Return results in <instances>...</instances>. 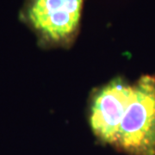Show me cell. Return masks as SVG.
<instances>
[{
    "label": "cell",
    "instance_id": "obj_1",
    "mask_svg": "<svg viewBox=\"0 0 155 155\" xmlns=\"http://www.w3.org/2000/svg\"><path fill=\"white\" fill-rule=\"evenodd\" d=\"M96 137L129 155H155V76L116 78L97 89L89 109Z\"/></svg>",
    "mask_w": 155,
    "mask_h": 155
},
{
    "label": "cell",
    "instance_id": "obj_2",
    "mask_svg": "<svg viewBox=\"0 0 155 155\" xmlns=\"http://www.w3.org/2000/svg\"><path fill=\"white\" fill-rule=\"evenodd\" d=\"M84 0H27L22 20L42 41L53 44L69 42L77 31Z\"/></svg>",
    "mask_w": 155,
    "mask_h": 155
}]
</instances>
